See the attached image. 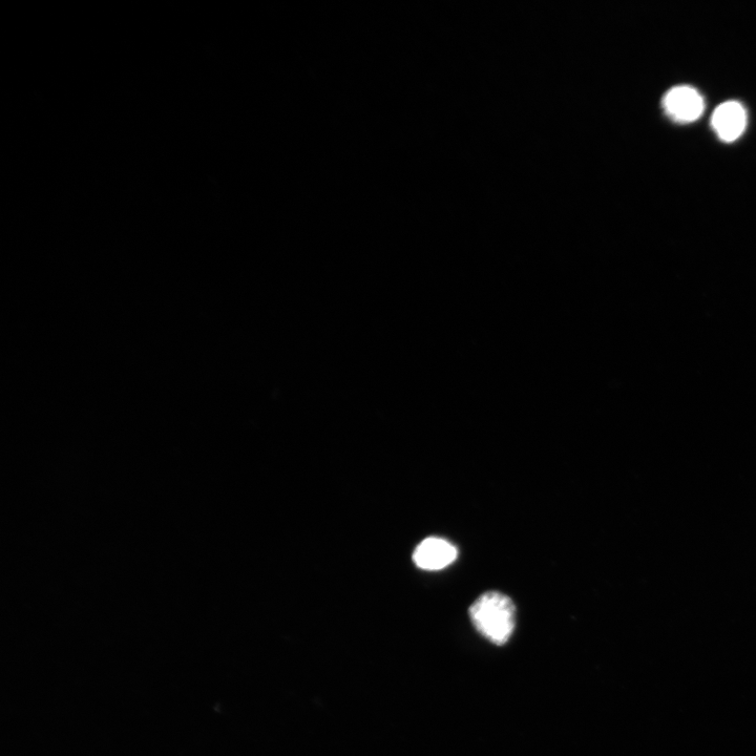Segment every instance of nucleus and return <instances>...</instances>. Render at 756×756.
Segmentation results:
<instances>
[{"label": "nucleus", "instance_id": "nucleus-1", "mask_svg": "<svg viewBox=\"0 0 756 756\" xmlns=\"http://www.w3.org/2000/svg\"><path fill=\"white\" fill-rule=\"evenodd\" d=\"M470 618L483 638L501 646L506 644L514 633L516 607L507 595L488 592L472 604Z\"/></svg>", "mask_w": 756, "mask_h": 756}, {"label": "nucleus", "instance_id": "nucleus-2", "mask_svg": "<svg viewBox=\"0 0 756 756\" xmlns=\"http://www.w3.org/2000/svg\"><path fill=\"white\" fill-rule=\"evenodd\" d=\"M665 113L679 123H690L698 120L705 109V103L700 93L687 86L671 89L663 99Z\"/></svg>", "mask_w": 756, "mask_h": 756}, {"label": "nucleus", "instance_id": "nucleus-3", "mask_svg": "<svg viewBox=\"0 0 756 756\" xmlns=\"http://www.w3.org/2000/svg\"><path fill=\"white\" fill-rule=\"evenodd\" d=\"M458 556L455 546L441 538H428L417 546L413 560L420 569L439 571L446 569Z\"/></svg>", "mask_w": 756, "mask_h": 756}, {"label": "nucleus", "instance_id": "nucleus-4", "mask_svg": "<svg viewBox=\"0 0 756 756\" xmlns=\"http://www.w3.org/2000/svg\"><path fill=\"white\" fill-rule=\"evenodd\" d=\"M746 124V111L737 101L722 103L711 118L713 130L724 142H733L740 138L746 129Z\"/></svg>", "mask_w": 756, "mask_h": 756}]
</instances>
